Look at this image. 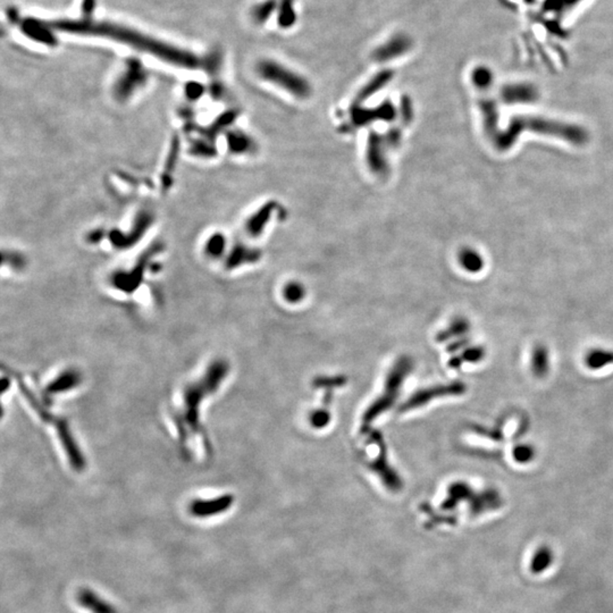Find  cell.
<instances>
[{
	"instance_id": "obj_1",
	"label": "cell",
	"mask_w": 613,
	"mask_h": 613,
	"mask_svg": "<svg viewBox=\"0 0 613 613\" xmlns=\"http://www.w3.org/2000/svg\"><path fill=\"white\" fill-rule=\"evenodd\" d=\"M54 29L78 35H99L106 38L114 39L131 47L151 54L158 58L168 61L171 64L197 68L200 65L198 57L185 50L178 49L170 44H163L156 39L149 38L129 27L115 25L109 22H94V20H56L50 24Z\"/></svg>"
},
{
	"instance_id": "obj_2",
	"label": "cell",
	"mask_w": 613,
	"mask_h": 613,
	"mask_svg": "<svg viewBox=\"0 0 613 613\" xmlns=\"http://www.w3.org/2000/svg\"><path fill=\"white\" fill-rule=\"evenodd\" d=\"M525 132L560 139L575 147L586 146L590 142V133L584 126L547 117L527 115L511 118L509 125L504 130H500L497 137H494V147L499 151H508Z\"/></svg>"
},
{
	"instance_id": "obj_3",
	"label": "cell",
	"mask_w": 613,
	"mask_h": 613,
	"mask_svg": "<svg viewBox=\"0 0 613 613\" xmlns=\"http://www.w3.org/2000/svg\"><path fill=\"white\" fill-rule=\"evenodd\" d=\"M228 373V365L226 362H215L211 366V369L207 371V374L202 377V380L193 383L192 385H189V388L185 390L183 404L181 406L180 418L178 419V429L182 431V438H185V435L200 434L199 403H202L208 395H211L216 391Z\"/></svg>"
},
{
	"instance_id": "obj_4",
	"label": "cell",
	"mask_w": 613,
	"mask_h": 613,
	"mask_svg": "<svg viewBox=\"0 0 613 613\" xmlns=\"http://www.w3.org/2000/svg\"><path fill=\"white\" fill-rule=\"evenodd\" d=\"M414 369V361L411 358L403 356L397 359L391 371L386 377L384 392L377 400L371 403V406L366 410L362 417V428L369 427L373 421L382 416L388 409L395 406L397 397L400 395L401 388L407 376Z\"/></svg>"
},
{
	"instance_id": "obj_5",
	"label": "cell",
	"mask_w": 613,
	"mask_h": 613,
	"mask_svg": "<svg viewBox=\"0 0 613 613\" xmlns=\"http://www.w3.org/2000/svg\"><path fill=\"white\" fill-rule=\"evenodd\" d=\"M257 73L261 79L278 85V88L283 89L298 99H308L313 92L310 82L304 75L286 68L285 65L278 61L271 59L259 61Z\"/></svg>"
},
{
	"instance_id": "obj_6",
	"label": "cell",
	"mask_w": 613,
	"mask_h": 613,
	"mask_svg": "<svg viewBox=\"0 0 613 613\" xmlns=\"http://www.w3.org/2000/svg\"><path fill=\"white\" fill-rule=\"evenodd\" d=\"M364 432L367 433L371 441H374L380 447L378 456L375 458L374 462L369 464L371 471H374L377 476L380 477L383 485L390 492H395V493L400 492L403 488V481L391 464H388V453H386L385 443L383 440L382 434L376 429H371V427L362 428V433Z\"/></svg>"
},
{
	"instance_id": "obj_7",
	"label": "cell",
	"mask_w": 613,
	"mask_h": 613,
	"mask_svg": "<svg viewBox=\"0 0 613 613\" xmlns=\"http://www.w3.org/2000/svg\"><path fill=\"white\" fill-rule=\"evenodd\" d=\"M397 116V109L390 100L383 101L374 109H367L364 106H352L350 111V120L343 126V131H354L362 126L371 125L373 123L392 122Z\"/></svg>"
},
{
	"instance_id": "obj_8",
	"label": "cell",
	"mask_w": 613,
	"mask_h": 613,
	"mask_svg": "<svg viewBox=\"0 0 613 613\" xmlns=\"http://www.w3.org/2000/svg\"><path fill=\"white\" fill-rule=\"evenodd\" d=\"M466 390H467L466 384L462 382H452L450 383V384H443V385L421 388L419 391H416L411 397L407 399L399 407V411H411V410H415V409L426 406L427 403L435 400V399H440V397H458V395H464Z\"/></svg>"
},
{
	"instance_id": "obj_9",
	"label": "cell",
	"mask_w": 613,
	"mask_h": 613,
	"mask_svg": "<svg viewBox=\"0 0 613 613\" xmlns=\"http://www.w3.org/2000/svg\"><path fill=\"white\" fill-rule=\"evenodd\" d=\"M386 147L384 137L377 131L369 132L367 139V150H366V161L371 173L378 178H385L390 173L388 158H386Z\"/></svg>"
},
{
	"instance_id": "obj_10",
	"label": "cell",
	"mask_w": 613,
	"mask_h": 613,
	"mask_svg": "<svg viewBox=\"0 0 613 613\" xmlns=\"http://www.w3.org/2000/svg\"><path fill=\"white\" fill-rule=\"evenodd\" d=\"M414 47V40L407 33H397L388 38L384 44L375 48L371 58L376 63L385 64L388 61L402 57Z\"/></svg>"
},
{
	"instance_id": "obj_11",
	"label": "cell",
	"mask_w": 613,
	"mask_h": 613,
	"mask_svg": "<svg viewBox=\"0 0 613 613\" xmlns=\"http://www.w3.org/2000/svg\"><path fill=\"white\" fill-rule=\"evenodd\" d=\"M234 497L231 494H224L211 500H194L189 505V512L193 517L209 518L223 514L231 508Z\"/></svg>"
},
{
	"instance_id": "obj_12",
	"label": "cell",
	"mask_w": 613,
	"mask_h": 613,
	"mask_svg": "<svg viewBox=\"0 0 613 613\" xmlns=\"http://www.w3.org/2000/svg\"><path fill=\"white\" fill-rule=\"evenodd\" d=\"M469 514L471 517H477L479 514L488 511L497 510L503 504V499L497 488H485L478 493H473L469 500Z\"/></svg>"
},
{
	"instance_id": "obj_13",
	"label": "cell",
	"mask_w": 613,
	"mask_h": 613,
	"mask_svg": "<svg viewBox=\"0 0 613 613\" xmlns=\"http://www.w3.org/2000/svg\"><path fill=\"white\" fill-rule=\"evenodd\" d=\"M395 70L391 68H384V70L377 72L369 81L366 83L354 97V104L352 106H361L364 102L371 99V97L376 94L378 91L385 88L386 85L395 78Z\"/></svg>"
},
{
	"instance_id": "obj_14",
	"label": "cell",
	"mask_w": 613,
	"mask_h": 613,
	"mask_svg": "<svg viewBox=\"0 0 613 613\" xmlns=\"http://www.w3.org/2000/svg\"><path fill=\"white\" fill-rule=\"evenodd\" d=\"M485 92H486L485 90L479 91L481 96H479L478 100L479 109H481L483 118V128H484L485 133L494 139L500 132L497 129L499 113H497V102L494 101L493 98L488 96Z\"/></svg>"
},
{
	"instance_id": "obj_15",
	"label": "cell",
	"mask_w": 613,
	"mask_h": 613,
	"mask_svg": "<svg viewBox=\"0 0 613 613\" xmlns=\"http://www.w3.org/2000/svg\"><path fill=\"white\" fill-rule=\"evenodd\" d=\"M76 601L91 613H118L114 605L102 599L90 588H81L76 593Z\"/></svg>"
},
{
	"instance_id": "obj_16",
	"label": "cell",
	"mask_w": 613,
	"mask_h": 613,
	"mask_svg": "<svg viewBox=\"0 0 613 613\" xmlns=\"http://www.w3.org/2000/svg\"><path fill=\"white\" fill-rule=\"evenodd\" d=\"M475 490L466 482H456L450 485L447 499L442 502L441 508L445 511L456 509L462 502H469Z\"/></svg>"
},
{
	"instance_id": "obj_17",
	"label": "cell",
	"mask_w": 613,
	"mask_h": 613,
	"mask_svg": "<svg viewBox=\"0 0 613 613\" xmlns=\"http://www.w3.org/2000/svg\"><path fill=\"white\" fill-rule=\"evenodd\" d=\"M278 204L271 202H267L265 206L260 208L259 211L254 213V216L248 221L247 231H248L249 235L258 237V235L263 233L264 228H266V225L268 224L274 211H278Z\"/></svg>"
},
{
	"instance_id": "obj_18",
	"label": "cell",
	"mask_w": 613,
	"mask_h": 613,
	"mask_svg": "<svg viewBox=\"0 0 613 613\" xmlns=\"http://www.w3.org/2000/svg\"><path fill=\"white\" fill-rule=\"evenodd\" d=\"M538 98V90L531 85H509L502 91V99L508 104H528Z\"/></svg>"
},
{
	"instance_id": "obj_19",
	"label": "cell",
	"mask_w": 613,
	"mask_h": 613,
	"mask_svg": "<svg viewBox=\"0 0 613 613\" xmlns=\"http://www.w3.org/2000/svg\"><path fill=\"white\" fill-rule=\"evenodd\" d=\"M531 371L538 378L547 376L550 371L549 349L544 345H538L533 349L531 359Z\"/></svg>"
},
{
	"instance_id": "obj_20",
	"label": "cell",
	"mask_w": 613,
	"mask_h": 613,
	"mask_svg": "<svg viewBox=\"0 0 613 613\" xmlns=\"http://www.w3.org/2000/svg\"><path fill=\"white\" fill-rule=\"evenodd\" d=\"M458 260L462 269L468 273L476 274V273L482 272L483 268H484L485 261L482 254H479L475 249L469 248V247H466L460 250Z\"/></svg>"
},
{
	"instance_id": "obj_21",
	"label": "cell",
	"mask_w": 613,
	"mask_h": 613,
	"mask_svg": "<svg viewBox=\"0 0 613 613\" xmlns=\"http://www.w3.org/2000/svg\"><path fill=\"white\" fill-rule=\"evenodd\" d=\"M585 365L590 371H601L607 366L613 365V351L596 347L587 352Z\"/></svg>"
},
{
	"instance_id": "obj_22",
	"label": "cell",
	"mask_w": 613,
	"mask_h": 613,
	"mask_svg": "<svg viewBox=\"0 0 613 613\" xmlns=\"http://www.w3.org/2000/svg\"><path fill=\"white\" fill-rule=\"evenodd\" d=\"M555 562V553L551 547L542 545L534 552L531 560V571L535 575H540L546 571Z\"/></svg>"
},
{
	"instance_id": "obj_23",
	"label": "cell",
	"mask_w": 613,
	"mask_h": 613,
	"mask_svg": "<svg viewBox=\"0 0 613 613\" xmlns=\"http://www.w3.org/2000/svg\"><path fill=\"white\" fill-rule=\"evenodd\" d=\"M485 356H486L485 347H479V345L467 347L459 356L452 357L450 359L449 366L453 369H459L464 364H477V362L482 361Z\"/></svg>"
},
{
	"instance_id": "obj_24",
	"label": "cell",
	"mask_w": 613,
	"mask_h": 613,
	"mask_svg": "<svg viewBox=\"0 0 613 613\" xmlns=\"http://www.w3.org/2000/svg\"><path fill=\"white\" fill-rule=\"evenodd\" d=\"M298 20L295 11V0H278V23L282 29L287 30L295 27Z\"/></svg>"
},
{
	"instance_id": "obj_25",
	"label": "cell",
	"mask_w": 613,
	"mask_h": 613,
	"mask_svg": "<svg viewBox=\"0 0 613 613\" xmlns=\"http://www.w3.org/2000/svg\"><path fill=\"white\" fill-rule=\"evenodd\" d=\"M469 321L464 318V317H457V318L453 319L452 323L450 324V326L447 327V330H441V332L436 335V340H438V342H440V343H442V342L450 341V340L456 339V338L466 335V334L469 332Z\"/></svg>"
},
{
	"instance_id": "obj_26",
	"label": "cell",
	"mask_w": 613,
	"mask_h": 613,
	"mask_svg": "<svg viewBox=\"0 0 613 613\" xmlns=\"http://www.w3.org/2000/svg\"><path fill=\"white\" fill-rule=\"evenodd\" d=\"M22 29H23L24 32L35 40L41 41L44 44H54L55 42V37L50 33V31H48L46 24L40 23L39 20H25L23 22Z\"/></svg>"
},
{
	"instance_id": "obj_27",
	"label": "cell",
	"mask_w": 613,
	"mask_h": 613,
	"mask_svg": "<svg viewBox=\"0 0 613 613\" xmlns=\"http://www.w3.org/2000/svg\"><path fill=\"white\" fill-rule=\"evenodd\" d=\"M278 0H263L258 3L256 6L252 7V20L254 23L263 25L269 18H272V15L275 12H278Z\"/></svg>"
},
{
	"instance_id": "obj_28",
	"label": "cell",
	"mask_w": 613,
	"mask_h": 613,
	"mask_svg": "<svg viewBox=\"0 0 613 613\" xmlns=\"http://www.w3.org/2000/svg\"><path fill=\"white\" fill-rule=\"evenodd\" d=\"M261 252L258 249H250L247 247H237L232 254L230 259V267H237L242 264L256 263L260 259Z\"/></svg>"
},
{
	"instance_id": "obj_29",
	"label": "cell",
	"mask_w": 613,
	"mask_h": 613,
	"mask_svg": "<svg viewBox=\"0 0 613 613\" xmlns=\"http://www.w3.org/2000/svg\"><path fill=\"white\" fill-rule=\"evenodd\" d=\"M79 380V375L74 373V371H68V373H65L64 375L59 376L57 380H54V382L50 384L49 388H48V391L51 392V393L68 391L70 388H73L74 386L78 385Z\"/></svg>"
},
{
	"instance_id": "obj_30",
	"label": "cell",
	"mask_w": 613,
	"mask_h": 613,
	"mask_svg": "<svg viewBox=\"0 0 613 613\" xmlns=\"http://www.w3.org/2000/svg\"><path fill=\"white\" fill-rule=\"evenodd\" d=\"M403 128L404 126L400 122L393 123L391 128L385 132V135H383L388 149L395 150L401 146Z\"/></svg>"
},
{
	"instance_id": "obj_31",
	"label": "cell",
	"mask_w": 613,
	"mask_h": 613,
	"mask_svg": "<svg viewBox=\"0 0 613 613\" xmlns=\"http://www.w3.org/2000/svg\"><path fill=\"white\" fill-rule=\"evenodd\" d=\"M283 295L290 304H298L306 297V289L299 282H290L283 289Z\"/></svg>"
},
{
	"instance_id": "obj_32",
	"label": "cell",
	"mask_w": 613,
	"mask_h": 613,
	"mask_svg": "<svg viewBox=\"0 0 613 613\" xmlns=\"http://www.w3.org/2000/svg\"><path fill=\"white\" fill-rule=\"evenodd\" d=\"M512 456H514V462H518V464H529L534 460L536 451L531 444H518L517 447H514V451H512Z\"/></svg>"
},
{
	"instance_id": "obj_33",
	"label": "cell",
	"mask_w": 613,
	"mask_h": 613,
	"mask_svg": "<svg viewBox=\"0 0 613 613\" xmlns=\"http://www.w3.org/2000/svg\"><path fill=\"white\" fill-rule=\"evenodd\" d=\"M399 122L402 124L404 128L410 125V123L414 120V104L410 97L402 96L400 100V106H399Z\"/></svg>"
},
{
	"instance_id": "obj_34",
	"label": "cell",
	"mask_w": 613,
	"mask_h": 613,
	"mask_svg": "<svg viewBox=\"0 0 613 613\" xmlns=\"http://www.w3.org/2000/svg\"><path fill=\"white\" fill-rule=\"evenodd\" d=\"M347 383V377L342 376V375L332 377L319 376L316 377L315 380H314L313 385L316 388H324L325 391H326V390H332V388H342Z\"/></svg>"
},
{
	"instance_id": "obj_35",
	"label": "cell",
	"mask_w": 613,
	"mask_h": 613,
	"mask_svg": "<svg viewBox=\"0 0 613 613\" xmlns=\"http://www.w3.org/2000/svg\"><path fill=\"white\" fill-rule=\"evenodd\" d=\"M471 79H473V85L479 91L488 90L492 85L493 76L488 68H477L476 70H473Z\"/></svg>"
},
{
	"instance_id": "obj_36",
	"label": "cell",
	"mask_w": 613,
	"mask_h": 613,
	"mask_svg": "<svg viewBox=\"0 0 613 613\" xmlns=\"http://www.w3.org/2000/svg\"><path fill=\"white\" fill-rule=\"evenodd\" d=\"M330 421V414L326 409H318L310 415V423L315 428H324Z\"/></svg>"
},
{
	"instance_id": "obj_37",
	"label": "cell",
	"mask_w": 613,
	"mask_h": 613,
	"mask_svg": "<svg viewBox=\"0 0 613 613\" xmlns=\"http://www.w3.org/2000/svg\"><path fill=\"white\" fill-rule=\"evenodd\" d=\"M233 149L237 152L254 151V143L250 137L244 135H235L232 141Z\"/></svg>"
},
{
	"instance_id": "obj_38",
	"label": "cell",
	"mask_w": 613,
	"mask_h": 613,
	"mask_svg": "<svg viewBox=\"0 0 613 613\" xmlns=\"http://www.w3.org/2000/svg\"><path fill=\"white\" fill-rule=\"evenodd\" d=\"M468 343H469V341H468V339H466V338H464V340H459V341L452 342V343L447 347V351L452 354V352H457V351L459 350H464V349L467 347Z\"/></svg>"
}]
</instances>
